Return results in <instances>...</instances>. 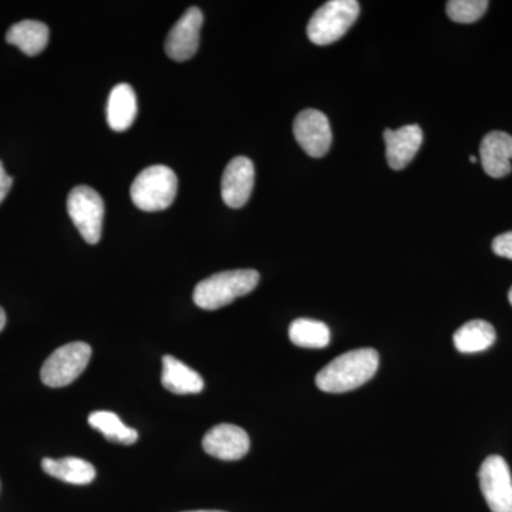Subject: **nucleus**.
Instances as JSON below:
<instances>
[{"instance_id":"obj_14","label":"nucleus","mask_w":512,"mask_h":512,"mask_svg":"<svg viewBox=\"0 0 512 512\" xmlns=\"http://www.w3.org/2000/svg\"><path fill=\"white\" fill-rule=\"evenodd\" d=\"M137 117V96L133 87L120 83L111 90L107 101V123L111 130L126 131Z\"/></svg>"},{"instance_id":"obj_20","label":"nucleus","mask_w":512,"mask_h":512,"mask_svg":"<svg viewBox=\"0 0 512 512\" xmlns=\"http://www.w3.org/2000/svg\"><path fill=\"white\" fill-rule=\"evenodd\" d=\"M89 424L94 430L100 431L104 439L111 441V443L130 444L136 443L138 439L137 430L131 429L126 426L120 417L113 412H93L89 416Z\"/></svg>"},{"instance_id":"obj_13","label":"nucleus","mask_w":512,"mask_h":512,"mask_svg":"<svg viewBox=\"0 0 512 512\" xmlns=\"http://www.w3.org/2000/svg\"><path fill=\"white\" fill-rule=\"evenodd\" d=\"M480 158L490 177H507L512 171V136L504 131L488 133L481 141Z\"/></svg>"},{"instance_id":"obj_12","label":"nucleus","mask_w":512,"mask_h":512,"mask_svg":"<svg viewBox=\"0 0 512 512\" xmlns=\"http://www.w3.org/2000/svg\"><path fill=\"white\" fill-rule=\"evenodd\" d=\"M387 163L399 171L412 163L423 144V131L417 124L400 127L399 130L384 131Z\"/></svg>"},{"instance_id":"obj_1","label":"nucleus","mask_w":512,"mask_h":512,"mask_svg":"<svg viewBox=\"0 0 512 512\" xmlns=\"http://www.w3.org/2000/svg\"><path fill=\"white\" fill-rule=\"evenodd\" d=\"M379 369L375 349L350 350L336 357L316 375V386L325 393H346L369 382Z\"/></svg>"},{"instance_id":"obj_3","label":"nucleus","mask_w":512,"mask_h":512,"mask_svg":"<svg viewBox=\"0 0 512 512\" xmlns=\"http://www.w3.org/2000/svg\"><path fill=\"white\" fill-rule=\"evenodd\" d=\"M178 191V178L167 165H151L137 175L131 184V200L141 211H164L173 204Z\"/></svg>"},{"instance_id":"obj_26","label":"nucleus","mask_w":512,"mask_h":512,"mask_svg":"<svg viewBox=\"0 0 512 512\" xmlns=\"http://www.w3.org/2000/svg\"><path fill=\"white\" fill-rule=\"evenodd\" d=\"M187 512H224V511L200 510V511H187Z\"/></svg>"},{"instance_id":"obj_19","label":"nucleus","mask_w":512,"mask_h":512,"mask_svg":"<svg viewBox=\"0 0 512 512\" xmlns=\"http://www.w3.org/2000/svg\"><path fill=\"white\" fill-rule=\"evenodd\" d=\"M289 339L299 348L323 349L330 343V330L319 320L296 319L289 326Z\"/></svg>"},{"instance_id":"obj_23","label":"nucleus","mask_w":512,"mask_h":512,"mask_svg":"<svg viewBox=\"0 0 512 512\" xmlns=\"http://www.w3.org/2000/svg\"><path fill=\"white\" fill-rule=\"evenodd\" d=\"M12 184V177L6 173L5 167H3L2 161H0V204L5 200L6 195L9 194Z\"/></svg>"},{"instance_id":"obj_16","label":"nucleus","mask_w":512,"mask_h":512,"mask_svg":"<svg viewBox=\"0 0 512 512\" xmlns=\"http://www.w3.org/2000/svg\"><path fill=\"white\" fill-rule=\"evenodd\" d=\"M42 468L50 477L74 485L90 484L96 478V468L93 464L77 457H64L59 460L45 458L42 461Z\"/></svg>"},{"instance_id":"obj_9","label":"nucleus","mask_w":512,"mask_h":512,"mask_svg":"<svg viewBox=\"0 0 512 512\" xmlns=\"http://www.w3.org/2000/svg\"><path fill=\"white\" fill-rule=\"evenodd\" d=\"M204 16L198 8H190L178 19L165 40V53L175 62H185L197 53Z\"/></svg>"},{"instance_id":"obj_17","label":"nucleus","mask_w":512,"mask_h":512,"mask_svg":"<svg viewBox=\"0 0 512 512\" xmlns=\"http://www.w3.org/2000/svg\"><path fill=\"white\" fill-rule=\"evenodd\" d=\"M6 42L19 47L25 55L37 56L49 43V28L37 20H23L8 30Z\"/></svg>"},{"instance_id":"obj_7","label":"nucleus","mask_w":512,"mask_h":512,"mask_svg":"<svg viewBox=\"0 0 512 512\" xmlns=\"http://www.w3.org/2000/svg\"><path fill=\"white\" fill-rule=\"evenodd\" d=\"M478 477L481 493L490 510L512 512V477L507 461L501 456L485 458Z\"/></svg>"},{"instance_id":"obj_22","label":"nucleus","mask_w":512,"mask_h":512,"mask_svg":"<svg viewBox=\"0 0 512 512\" xmlns=\"http://www.w3.org/2000/svg\"><path fill=\"white\" fill-rule=\"evenodd\" d=\"M493 251L495 255L501 258L511 259L512 261V231L498 235L493 241Z\"/></svg>"},{"instance_id":"obj_4","label":"nucleus","mask_w":512,"mask_h":512,"mask_svg":"<svg viewBox=\"0 0 512 512\" xmlns=\"http://www.w3.org/2000/svg\"><path fill=\"white\" fill-rule=\"evenodd\" d=\"M359 13L360 5L356 0H330L309 20L306 29L309 40L318 46L338 42L355 25Z\"/></svg>"},{"instance_id":"obj_21","label":"nucleus","mask_w":512,"mask_h":512,"mask_svg":"<svg viewBox=\"0 0 512 512\" xmlns=\"http://www.w3.org/2000/svg\"><path fill=\"white\" fill-rule=\"evenodd\" d=\"M488 5L490 3L487 0H450L447 2L446 12L453 22L468 25L483 18Z\"/></svg>"},{"instance_id":"obj_8","label":"nucleus","mask_w":512,"mask_h":512,"mask_svg":"<svg viewBox=\"0 0 512 512\" xmlns=\"http://www.w3.org/2000/svg\"><path fill=\"white\" fill-rule=\"evenodd\" d=\"M293 136L308 156L320 158L332 146V130L322 111L306 109L293 121Z\"/></svg>"},{"instance_id":"obj_10","label":"nucleus","mask_w":512,"mask_h":512,"mask_svg":"<svg viewBox=\"0 0 512 512\" xmlns=\"http://www.w3.org/2000/svg\"><path fill=\"white\" fill-rule=\"evenodd\" d=\"M202 447L210 456L222 461H237L247 456L251 440L247 431L234 424H218L212 427L204 439Z\"/></svg>"},{"instance_id":"obj_6","label":"nucleus","mask_w":512,"mask_h":512,"mask_svg":"<svg viewBox=\"0 0 512 512\" xmlns=\"http://www.w3.org/2000/svg\"><path fill=\"white\" fill-rule=\"evenodd\" d=\"M67 212L84 241L96 245L101 238L104 218V202L99 192L87 185L74 187L67 197Z\"/></svg>"},{"instance_id":"obj_5","label":"nucleus","mask_w":512,"mask_h":512,"mask_svg":"<svg viewBox=\"0 0 512 512\" xmlns=\"http://www.w3.org/2000/svg\"><path fill=\"white\" fill-rule=\"evenodd\" d=\"M92 359V348L84 342L67 343L47 357L40 370V379L46 386L59 389L79 379Z\"/></svg>"},{"instance_id":"obj_24","label":"nucleus","mask_w":512,"mask_h":512,"mask_svg":"<svg viewBox=\"0 0 512 512\" xmlns=\"http://www.w3.org/2000/svg\"><path fill=\"white\" fill-rule=\"evenodd\" d=\"M6 326V313L3 308H0V332L5 329Z\"/></svg>"},{"instance_id":"obj_25","label":"nucleus","mask_w":512,"mask_h":512,"mask_svg":"<svg viewBox=\"0 0 512 512\" xmlns=\"http://www.w3.org/2000/svg\"><path fill=\"white\" fill-rule=\"evenodd\" d=\"M508 301H510L512 306V288L510 289V292H508Z\"/></svg>"},{"instance_id":"obj_11","label":"nucleus","mask_w":512,"mask_h":512,"mask_svg":"<svg viewBox=\"0 0 512 512\" xmlns=\"http://www.w3.org/2000/svg\"><path fill=\"white\" fill-rule=\"evenodd\" d=\"M254 181V163L247 157H235L222 174V200L234 210L244 207L251 197Z\"/></svg>"},{"instance_id":"obj_18","label":"nucleus","mask_w":512,"mask_h":512,"mask_svg":"<svg viewBox=\"0 0 512 512\" xmlns=\"http://www.w3.org/2000/svg\"><path fill=\"white\" fill-rule=\"evenodd\" d=\"M495 329L485 320H471L454 333V346L461 353L484 352L494 345Z\"/></svg>"},{"instance_id":"obj_27","label":"nucleus","mask_w":512,"mask_h":512,"mask_svg":"<svg viewBox=\"0 0 512 512\" xmlns=\"http://www.w3.org/2000/svg\"><path fill=\"white\" fill-rule=\"evenodd\" d=\"M471 163H477V157H470Z\"/></svg>"},{"instance_id":"obj_15","label":"nucleus","mask_w":512,"mask_h":512,"mask_svg":"<svg viewBox=\"0 0 512 512\" xmlns=\"http://www.w3.org/2000/svg\"><path fill=\"white\" fill-rule=\"evenodd\" d=\"M161 383L174 394H197L204 390V379L194 369L174 356L163 357Z\"/></svg>"},{"instance_id":"obj_2","label":"nucleus","mask_w":512,"mask_h":512,"mask_svg":"<svg viewBox=\"0 0 512 512\" xmlns=\"http://www.w3.org/2000/svg\"><path fill=\"white\" fill-rule=\"evenodd\" d=\"M259 279L261 276L254 269H234L202 279L194 289L195 305L205 311H217L254 291Z\"/></svg>"}]
</instances>
